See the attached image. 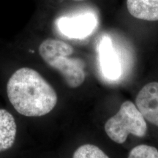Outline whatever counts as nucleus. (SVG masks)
I'll return each mask as SVG.
<instances>
[{
    "label": "nucleus",
    "mask_w": 158,
    "mask_h": 158,
    "mask_svg": "<svg viewBox=\"0 0 158 158\" xmlns=\"http://www.w3.org/2000/svg\"><path fill=\"white\" fill-rule=\"evenodd\" d=\"M73 48L68 43L56 39H46L39 46L43 61L62 75L69 87L81 86L86 78L85 64L81 59L70 57Z\"/></svg>",
    "instance_id": "nucleus-2"
},
{
    "label": "nucleus",
    "mask_w": 158,
    "mask_h": 158,
    "mask_svg": "<svg viewBox=\"0 0 158 158\" xmlns=\"http://www.w3.org/2000/svg\"><path fill=\"white\" fill-rule=\"evenodd\" d=\"M98 24V19L93 13H86L73 16L61 17L56 25L64 36L73 39H84L92 34Z\"/></svg>",
    "instance_id": "nucleus-4"
},
{
    "label": "nucleus",
    "mask_w": 158,
    "mask_h": 158,
    "mask_svg": "<svg viewBox=\"0 0 158 158\" xmlns=\"http://www.w3.org/2000/svg\"><path fill=\"white\" fill-rule=\"evenodd\" d=\"M74 1H78V2H80V1H84V0H74Z\"/></svg>",
    "instance_id": "nucleus-11"
},
{
    "label": "nucleus",
    "mask_w": 158,
    "mask_h": 158,
    "mask_svg": "<svg viewBox=\"0 0 158 158\" xmlns=\"http://www.w3.org/2000/svg\"><path fill=\"white\" fill-rule=\"evenodd\" d=\"M105 131L112 141L117 143L126 141L129 134L143 137L147 132L145 118L133 102H124L118 111L106 122Z\"/></svg>",
    "instance_id": "nucleus-3"
},
{
    "label": "nucleus",
    "mask_w": 158,
    "mask_h": 158,
    "mask_svg": "<svg viewBox=\"0 0 158 158\" xmlns=\"http://www.w3.org/2000/svg\"><path fill=\"white\" fill-rule=\"evenodd\" d=\"M98 51L100 68L103 76L111 81L118 79L122 75V64L109 37H102L99 44Z\"/></svg>",
    "instance_id": "nucleus-5"
},
{
    "label": "nucleus",
    "mask_w": 158,
    "mask_h": 158,
    "mask_svg": "<svg viewBox=\"0 0 158 158\" xmlns=\"http://www.w3.org/2000/svg\"><path fill=\"white\" fill-rule=\"evenodd\" d=\"M17 126L13 115L4 109H0V152L13 147L15 140Z\"/></svg>",
    "instance_id": "nucleus-8"
},
{
    "label": "nucleus",
    "mask_w": 158,
    "mask_h": 158,
    "mask_svg": "<svg viewBox=\"0 0 158 158\" xmlns=\"http://www.w3.org/2000/svg\"><path fill=\"white\" fill-rule=\"evenodd\" d=\"M127 7L135 19L158 21V0H127Z\"/></svg>",
    "instance_id": "nucleus-7"
},
{
    "label": "nucleus",
    "mask_w": 158,
    "mask_h": 158,
    "mask_svg": "<svg viewBox=\"0 0 158 158\" xmlns=\"http://www.w3.org/2000/svg\"><path fill=\"white\" fill-rule=\"evenodd\" d=\"M128 158H158V150L152 146L141 144L130 152Z\"/></svg>",
    "instance_id": "nucleus-10"
},
{
    "label": "nucleus",
    "mask_w": 158,
    "mask_h": 158,
    "mask_svg": "<svg viewBox=\"0 0 158 158\" xmlns=\"http://www.w3.org/2000/svg\"><path fill=\"white\" fill-rule=\"evenodd\" d=\"M135 106L145 120L158 127V82H150L139 91Z\"/></svg>",
    "instance_id": "nucleus-6"
},
{
    "label": "nucleus",
    "mask_w": 158,
    "mask_h": 158,
    "mask_svg": "<svg viewBox=\"0 0 158 158\" xmlns=\"http://www.w3.org/2000/svg\"><path fill=\"white\" fill-rule=\"evenodd\" d=\"M73 158H109V157L97 146L84 144L75 151Z\"/></svg>",
    "instance_id": "nucleus-9"
},
{
    "label": "nucleus",
    "mask_w": 158,
    "mask_h": 158,
    "mask_svg": "<svg viewBox=\"0 0 158 158\" xmlns=\"http://www.w3.org/2000/svg\"><path fill=\"white\" fill-rule=\"evenodd\" d=\"M9 100L15 110L29 117L46 115L56 106L54 89L36 70L22 68L12 75L7 84Z\"/></svg>",
    "instance_id": "nucleus-1"
}]
</instances>
